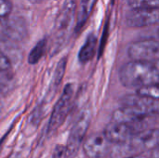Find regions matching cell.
<instances>
[{
    "mask_svg": "<svg viewBox=\"0 0 159 158\" xmlns=\"http://www.w3.org/2000/svg\"><path fill=\"white\" fill-rule=\"evenodd\" d=\"M119 80L124 87L140 90L159 83V68L153 62L131 61L121 67Z\"/></svg>",
    "mask_w": 159,
    "mask_h": 158,
    "instance_id": "obj_1",
    "label": "cell"
},
{
    "mask_svg": "<svg viewBox=\"0 0 159 158\" xmlns=\"http://www.w3.org/2000/svg\"><path fill=\"white\" fill-rule=\"evenodd\" d=\"M76 0H64L54 24V36L50 47V53L56 54L66 44L75 19Z\"/></svg>",
    "mask_w": 159,
    "mask_h": 158,
    "instance_id": "obj_2",
    "label": "cell"
},
{
    "mask_svg": "<svg viewBox=\"0 0 159 158\" xmlns=\"http://www.w3.org/2000/svg\"><path fill=\"white\" fill-rule=\"evenodd\" d=\"M150 120L139 122V123H120L111 122L103 131L106 137L114 144L127 142L132 140L136 135L149 128Z\"/></svg>",
    "mask_w": 159,
    "mask_h": 158,
    "instance_id": "obj_3",
    "label": "cell"
},
{
    "mask_svg": "<svg viewBox=\"0 0 159 158\" xmlns=\"http://www.w3.org/2000/svg\"><path fill=\"white\" fill-rule=\"evenodd\" d=\"M89 124L90 111L89 109H86L80 114L79 117L77 118L70 131L67 144L65 146V158H75L85 138V135L87 134Z\"/></svg>",
    "mask_w": 159,
    "mask_h": 158,
    "instance_id": "obj_4",
    "label": "cell"
},
{
    "mask_svg": "<svg viewBox=\"0 0 159 158\" xmlns=\"http://www.w3.org/2000/svg\"><path fill=\"white\" fill-rule=\"evenodd\" d=\"M73 96H74V86L73 84H68L67 86H65L59 101L57 102V103L55 104L52 110V114L48 126V133L55 131L64 121L70 110Z\"/></svg>",
    "mask_w": 159,
    "mask_h": 158,
    "instance_id": "obj_5",
    "label": "cell"
},
{
    "mask_svg": "<svg viewBox=\"0 0 159 158\" xmlns=\"http://www.w3.org/2000/svg\"><path fill=\"white\" fill-rule=\"evenodd\" d=\"M128 53L132 61L156 63L159 61V41L147 39L134 42L129 47Z\"/></svg>",
    "mask_w": 159,
    "mask_h": 158,
    "instance_id": "obj_6",
    "label": "cell"
},
{
    "mask_svg": "<svg viewBox=\"0 0 159 158\" xmlns=\"http://www.w3.org/2000/svg\"><path fill=\"white\" fill-rule=\"evenodd\" d=\"M123 106H129L144 117L154 118L159 116V101L141 95H129L122 100Z\"/></svg>",
    "mask_w": 159,
    "mask_h": 158,
    "instance_id": "obj_7",
    "label": "cell"
},
{
    "mask_svg": "<svg viewBox=\"0 0 159 158\" xmlns=\"http://www.w3.org/2000/svg\"><path fill=\"white\" fill-rule=\"evenodd\" d=\"M113 144L104 133H96L84 142L83 151L89 158H102L111 155Z\"/></svg>",
    "mask_w": 159,
    "mask_h": 158,
    "instance_id": "obj_8",
    "label": "cell"
},
{
    "mask_svg": "<svg viewBox=\"0 0 159 158\" xmlns=\"http://www.w3.org/2000/svg\"><path fill=\"white\" fill-rule=\"evenodd\" d=\"M27 30L24 21L15 17L1 19V38L2 41L18 42L24 39Z\"/></svg>",
    "mask_w": 159,
    "mask_h": 158,
    "instance_id": "obj_9",
    "label": "cell"
},
{
    "mask_svg": "<svg viewBox=\"0 0 159 158\" xmlns=\"http://www.w3.org/2000/svg\"><path fill=\"white\" fill-rule=\"evenodd\" d=\"M129 142L138 155H142L143 152L153 151L159 147V129L151 128L143 130Z\"/></svg>",
    "mask_w": 159,
    "mask_h": 158,
    "instance_id": "obj_10",
    "label": "cell"
},
{
    "mask_svg": "<svg viewBox=\"0 0 159 158\" xmlns=\"http://www.w3.org/2000/svg\"><path fill=\"white\" fill-rule=\"evenodd\" d=\"M130 27H146L159 23V9H132L126 17Z\"/></svg>",
    "mask_w": 159,
    "mask_h": 158,
    "instance_id": "obj_11",
    "label": "cell"
},
{
    "mask_svg": "<svg viewBox=\"0 0 159 158\" xmlns=\"http://www.w3.org/2000/svg\"><path fill=\"white\" fill-rule=\"evenodd\" d=\"M97 1L98 0H81L80 1V5H79L77 16H76V23L75 26V33H79L80 30L84 27Z\"/></svg>",
    "mask_w": 159,
    "mask_h": 158,
    "instance_id": "obj_12",
    "label": "cell"
},
{
    "mask_svg": "<svg viewBox=\"0 0 159 158\" xmlns=\"http://www.w3.org/2000/svg\"><path fill=\"white\" fill-rule=\"evenodd\" d=\"M97 48V37L95 34H90L88 35L84 45L78 52V60L82 63L89 61L95 55Z\"/></svg>",
    "mask_w": 159,
    "mask_h": 158,
    "instance_id": "obj_13",
    "label": "cell"
},
{
    "mask_svg": "<svg viewBox=\"0 0 159 158\" xmlns=\"http://www.w3.org/2000/svg\"><path fill=\"white\" fill-rule=\"evenodd\" d=\"M46 48H47V39L42 38L35 44V46L31 50V52L28 56V62L30 64L37 63L40 61V59L43 57V55L46 51Z\"/></svg>",
    "mask_w": 159,
    "mask_h": 158,
    "instance_id": "obj_14",
    "label": "cell"
},
{
    "mask_svg": "<svg viewBox=\"0 0 159 158\" xmlns=\"http://www.w3.org/2000/svg\"><path fill=\"white\" fill-rule=\"evenodd\" d=\"M66 63H67V61H66V58L63 57L57 64V67H56V70H55V73H54V76H53V81H52V84H51V89L54 92H56L59 85L61 84L62 78H63V75H64V73H65V67H66Z\"/></svg>",
    "mask_w": 159,
    "mask_h": 158,
    "instance_id": "obj_15",
    "label": "cell"
},
{
    "mask_svg": "<svg viewBox=\"0 0 159 158\" xmlns=\"http://www.w3.org/2000/svg\"><path fill=\"white\" fill-rule=\"evenodd\" d=\"M132 9H159V0H128Z\"/></svg>",
    "mask_w": 159,
    "mask_h": 158,
    "instance_id": "obj_16",
    "label": "cell"
},
{
    "mask_svg": "<svg viewBox=\"0 0 159 158\" xmlns=\"http://www.w3.org/2000/svg\"><path fill=\"white\" fill-rule=\"evenodd\" d=\"M137 93L143 95V96H146V97H149V98H152L154 100L159 101V83L154 84V85L149 86V87L144 88H142V89L138 90Z\"/></svg>",
    "mask_w": 159,
    "mask_h": 158,
    "instance_id": "obj_17",
    "label": "cell"
},
{
    "mask_svg": "<svg viewBox=\"0 0 159 158\" xmlns=\"http://www.w3.org/2000/svg\"><path fill=\"white\" fill-rule=\"evenodd\" d=\"M12 10V4L9 0H0V16L1 19L9 17Z\"/></svg>",
    "mask_w": 159,
    "mask_h": 158,
    "instance_id": "obj_18",
    "label": "cell"
},
{
    "mask_svg": "<svg viewBox=\"0 0 159 158\" xmlns=\"http://www.w3.org/2000/svg\"><path fill=\"white\" fill-rule=\"evenodd\" d=\"M11 65H12L11 64V61L9 60L8 56L2 51V53H1V59H0V68H1V72H10Z\"/></svg>",
    "mask_w": 159,
    "mask_h": 158,
    "instance_id": "obj_19",
    "label": "cell"
},
{
    "mask_svg": "<svg viewBox=\"0 0 159 158\" xmlns=\"http://www.w3.org/2000/svg\"><path fill=\"white\" fill-rule=\"evenodd\" d=\"M65 152H66V149L64 146L58 145L54 149V152L52 154V158H62L63 156L65 157Z\"/></svg>",
    "mask_w": 159,
    "mask_h": 158,
    "instance_id": "obj_20",
    "label": "cell"
},
{
    "mask_svg": "<svg viewBox=\"0 0 159 158\" xmlns=\"http://www.w3.org/2000/svg\"><path fill=\"white\" fill-rule=\"evenodd\" d=\"M149 158H159V147L151 151V155Z\"/></svg>",
    "mask_w": 159,
    "mask_h": 158,
    "instance_id": "obj_21",
    "label": "cell"
},
{
    "mask_svg": "<svg viewBox=\"0 0 159 158\" xmlns=\"http://www.w3.org/2000/svg\"><path fill=\"white\" fill-rule=\"evenodd\" d=\"M29 2L33 3V4H39V3H43L47 0H28Z\"/></svg>",
    "mask_w": 159,
    "mask_h": 158,
    "instance_id": "obj_22",
    "label": "cell"
},
{
    "mask_svg": "<svg viewBox=\"0 0 159 158\" xmlns=\"http://www.w3.org/2000/svg\"><path fill=\"white\" fill-rule=\"evenodd\" d=\"M129 158H147V157H145V156H142V155H138V156H131V157H129Z\"/></svg>",
    "mask_w": 159,
    "mask_h": 158,
    "instance_id": "obj_23",
    "label": "cell"
},
{
    "mask_svg": "<svg viewBox=\"0 0 159 158\" xmlns=\"http://www.w3.org/2000/svg\"><path fill=\"white\" fill-rule=\"evenodd\" d=\"M8 158H20V155H19V154H14L13 156H9Z\"/></svg>",
    "mask_w": 159,
    "mask_h": 158,
    "instance_id": "obj_24",
    "label": "cell"
},
{
    "mask_svg": "<svg viewBox=\"0 0 159 158\" xmlns=\"http://www.w3.org/2000/svg\"><path fill=\"white\" fill-rule=\"evenodd\" d=\"M158 35H159V30H158Z\"/></svg>",
    "mask_w": 159,
    "mask_h": 158,
    "instance_id": "obj_25",
    "label": "cell"
}]
</instances>
